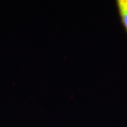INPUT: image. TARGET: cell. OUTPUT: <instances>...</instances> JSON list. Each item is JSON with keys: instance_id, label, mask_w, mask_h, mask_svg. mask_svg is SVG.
<instances>
[{"instance_id": "1", "label": "cell", "mask_w": 127, "mask_h": 127, "mask_svg": "<svg viewBox=\"0 0 127 127\" xmlns=\"http://www.w3.org/2000/svg\"><path fill=\"white\" fill-rule=\"evenodd\" d=\"M116 7L121 26L127 34V0H116Z\"/></svg>"}]
</instances>
